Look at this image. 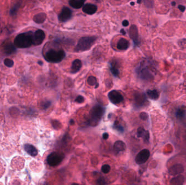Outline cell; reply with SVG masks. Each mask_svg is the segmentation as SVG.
<instances>
[{
	"mask_svg": "<svg viewBox=\"0 0 186 185\" xmlns=\"http://www.w3.org/2000/svg\"><path fill=\"white\" fill-rule=\"evenodd\" d=\"M33 35L32 31L19 34L14 39V45L20 49L28 48L33 44Z\"/></svg>",
	"mask_w": 186,
	"mask_h": 185,
	"instance_id": "cell-1",
	"label": "cell"
},
{
	"mask_svg": "<svg viewBox=\"0 0 186 185\" xmlns=\"http://www.w3.org/2000/svg\"><path fill=\"white\" fill-rule=\"evenodd\" d=\"M105 111V109L100 105H96L91 109L90 114L89 123L91 126H96L102 119Z\"/></svg>",
	"mask_w": 186,
	"mask_h": 185,
	"instance_id": "cell-2",
	"label": "cell"
},
{
	"mask_svg": "<svg viewBox=\"0 0 186 185\" xmlns=\"http://www.w3.org/2000/svg\"><path fill=\"white\" fill-rule=\"evenodd\" d=\"M97 38L95 36H84L80 38L77 43L75 51L76 52H84L90 49L94 44Z\"/></svg>",
	"mask_w": 186,
	"mask_h": 185,
	"instance_id": "cell-3",
	"label": "cell"
},
{
	"mask_svg": "<svg viewBox=\"0 0 186 185\" xmlns=\"http://www.w3.org/2000/svg\"><path fill=\"white\" fill-rule=\"evenodd\" d=\"M65 56V53L62 49H50L46 53L45 59L50 63H58Z\"/></svg>",
	"mask_w": 186,
	"mask_h": 185,
	"instance_id": "cell-4",
	"label": "cell"
},
{
	"mask_svg": "<svg viewBox=\"0 0 186 185\" xmlns=\"http://www.w3.org/2000/svg\"><path fill=\"white\" fill-rule=\"evenodd\" d=\"M64 158V155L62 153L55 151L49 155L46 161L51 167H56L63 161Z\"/></svg>",
	"mask_w": 186,
	"mask_h": 185,
	"instance_id": "cell-5",
	"label": "cell"
},
{
	"mask_svg": "<svg viewBox=\"0 0 186 185\" xmlns=\"http://www.w3.org/2000/svg\"><path fill=\"white\" fill-rule=\"evenodd\" d=\"M150 155V153L149 150L147 149H144L141 150V151L137 154L135 159V161L137 164H143L148 160Z\"/></svg>",
	"mask_w": 186,
	"mask_h": 185,
	"instance_id": "cell-6",
	"label": "cell"
},
{
	"mask_svg": "<svg viewBox=\"0 0 186 185\" xmlns=\"http://www.w3.org/2000/svg\"><path fill=\"white\" fill-rule=\"evenodd\" d=\"M45 38V34L44 31L38 29L33 33V45L38 46L41 45Z\"/></svg>",
	"mask_w": 186,
	"mask_h": 185,
	"instance_id": "cell-7",
	"label": "cell"
},
{
	"mask_svg": "<svg viewBox=\"0 0 186 185\" xmlns=\"http://www.w3.org/2000/svg\"><path fill=\"white\" fill-rule=\"evenodd\" d=\"M108 98L113 104H117L122 102L124 100L123 95L116 90H112L108 94Z\"/></svg>",
	"mask_w": 186,
	"mask_h": 185,
	"instance_id": "cell-8",
	"label": "cell"
},
{
	"mask_svg": "<svg viewBox=\"0 0 186 185\" xmlns=\"http://www.w3.org/2000/svg\"><path fill=\"white\" fill-rule=\"evenodd\" d=\"M72 16V11L68 7H64L60 13L58 15V20L60 22H65L69 20Z\"/></svg>",
	"mask_w": 186,
	"mask_h": 185,
	"instance_id": "cell-9",
	"label": "cell"
},
{
	"mask_svg": "<svg viewBox=\"0 0 186 185\" xmlns=\"http://www.w3.org/2000/svg\"><path fill=\"white\" fill-rule=\"evenodd\" d=\"M138 74H139L140 78L144 80H151V79L153 78L152 74L150 72L149 69L147 67H141L140 69L138 70Z\"/></svg>",
	"mask_w": 186,
	"mask_h": 185,
	"instance_id": "cell-10",
	"label": "cell"
},
{
	"mask_svg": "<svg viewBox=\"0 0 186 185\" xmlns=\"http://www.w3.org/2000/svg\"><path fill=\"white\" fill-rule=\"evenodd\" d=\"M135 105L138 107L144 106L147 102V97L144 94L137 92L134 96Z\"/></svg>",
	"mask_w": 186,
	"mask_h": 185,
	"instance_id": "cell-11",
	"label": "cell"
},
{
	"mask_svg": "<svg viewBox=\"0 0 186 185\" xmlns=\"http://www.w3.org/2000/svg\"><path fill=\"white\" fill-rule=\"evenodd\" d=\"M130 38L134 41V43L138 45L139 44V35H138V31L137 29V26L136 25H132L130 28L129 31Z\"/></svg>",
	"mask_w": 186,
	"mask_h": 185,
	"instance_id": "cell-12",
	"label": "cell"
},
{
	"mask_svg": "<svg viewBox=\"0 0 186 185\" xmlns=\"http://www.w3.org/2000/svg\"><path fill=\"white\" fill-rule=\"evenodd\" d=\"M184 171V168L182 165L181 164H174V166L169 168V174L173 176L178 175Z\"/></svg>",
	"mask_w": 186,
	"mask_h": 185,
	"instance_id": "cell-13",
	"label": "cell"
},
{
	"mask_svg": "<svg viewBox=\"0 0 186 185\" xmlns=\"http://www.w3.org/2000/svg\"><path fill=\"white\" fill-rule=\"evenodd\" d=\"M98 10V7L92 4H84L82 11L85 14L88 15H93Z\"/></svg>",
	"mask_w": 186,
	"mask_h": 185,
	"instance_id": "cell-14",
	"label": "cell"
},
{
	"mask_svg": "<svg viewBox=\"0 0 186 185\" xmlns=\"http://www.w3.org/2000/svg\"><path fill=\"white\" fill-rule=\"evenodd\" d=\"M137 136L143 138L144 141L149 142L150 139L149 132L144 129L143 127H139L137 130Z\"/></svg>",
	"mask_w": 186,
	"mask_h": 185,
	"instance_id": "cell-15",
	"label": "cell"
},
{
	"mask_svg": "<svg viewBox=\"0 0 186 185\" xmlns=\"http://www.w3.org/2000/svg\"><path fill=\"white\" fill-rule=\"evenodd\" d=\"M126 144L122 141H117L114 144V150L116 152V154L125 151L126 149Z\"/></svg>",
	"mask_w": 186,
	"mask_h": 185,
	"instance_id": "cell-16",
	"label": "cell"
},
{
	"mask_svg": "<svg viewBox=\"0 0 186 185\" xmlns=\"http://www.w3.org/2000/svg\"><path fill=\"white\" fill-rule=\"evenodd\" d=\"M82 61L80 59H76L72 63L71 67V72L72 74H76L78 72L82 67Z\"/></svg>",
	"mask_w": 186,
	"mask_h": 185,
	"instance_id": "cell-17",
	"label": "cell"
},
{
	"mask_svg": "<svg viewBox=\"0 0 186 185\" xmlns=\"http://www.w3.org/2000/svg\"><path fill=\"white\" fill-rule=\"evenodd\" d=\"M130 44L126 39L121 38L117 44V48L119 50H126L129 49Z\"/></svg>",
	"mask_w": 186,
	"mask_h": 185,
	"instance_id": "cell-18",
	"label": "cell"
},
{
	"mask_svg": "<svg viewBox=\"0 0 186 185\" xmlns=\"http://www.w3.org/2000/svg\"><path fill=\"white\" fill-rule=\"evenodd\" d=\"M24 149L25 151L29 155H31L32 156H35L38 154V150L37 149V148L32 144H25Z\"/></svg>",
	"mask_w": 186,
	"mask_h": 185,
	"instance_id": "cell-19",
	"label": "cell"
},
{
	"mask_svg": "<svg viewBox=\"0 0 186 185\" xmlns=\"http://www.w3.org/2000/svg\"><path fill=\"white\" fill-rule=\"evenodd\" d=\"M4 51L7 54H11L16 51V48L11 42H7L4 45Z\"/></svg>",
	"mask_w": 186,
	"mask_h": 185,
	"instance_id": "cell-20",
	"label": "cell"
},
{
	"mask_svg": "<svg viewBox=\"0 0 186 185\" xmlns=\"http://www.w3.org/2000/svg\"><path fill=\"white\" fill-rule=\"evenodd\" d=\"M185 182V178L183 175H179L174 177L170 180V184L172 185H183Z\"/></svg>",
	"mask_w": 186,
	"mask_h": 185,
	"instance_id": "cell-21",
	"label": "cell"
},
{
	"mask_svg": "<svg viewBox=\"0 0 186 185\" xmlns=\"http://www.w3.org/2000/svg\"><path fill=\"white\" fill-rule=\"evenodd\" d=\"M46 19V14L44 13H40L39 14H36L33 17V21L35 23L40 24H42L44 21H45Z\"/></svg>",
	"mask_w": 186,
	"mask_h": 185,
	"instance_id": "cell-22",
	"label": "cell"
},
{
	"mask_svg": "<svg viewBox=\"0 0 186 185\" xmlns=\"http://www.w3.org/2000/svg\"><path fill=\"white\" fill-rule=\"evenodd\" d=\"M84 0H71L69 1L70 6L75 9H80L84 5Z\"/></svg>",
	"mask_w": 186,
	"mask_h": 185,
	"instance_id": "cell-23",
	"label": "cell"
},
{
	"mask_svg": "<svg viewBox=\"0 0 186 185\" xmlns=\"http://www.w3.org/2000/svg\"><path fill=\"white\" fill-rule=\"evenodd\" d=\"M147 94L149 98L153 100H157L159 96V92L156 90H148L147 91Z\"/></svg>",
	"mask_w": 186,
	"mask_h": 185,
	"instance_id": "cell-24",
	"label": "cell"
},
{
	"mask_svg": "<svg viewBox=\"0 0 186 185\" xmlns=\"http://www.w3.org/2000/svg\"><path fill=\"white\" fill-rule=\"evenodd\" d=\"M186 115V110L185 109L181 108L178 109L177 111L176 112V117L179 119H182L185 117Z\"/></svg>",
	"mask_w": 186,
	"mask_h": 185,
	"instance_id": "cell-25",
	"label": "cell"
},
{
	"mask_svg": "<svg viewBox=\"0 0 186 185\" xmlns=\"http://www.w3.org/2000/svg\"><path fill=\"white\" fill-rule=\"evenodd\" d=\"M87 82H88V84L90 86H94L95 85H96V86L98 84L97 83V79L96 78V77L92 76L88 77Z\"/></svg>",
	"mask_w": 186,
	"mask_h": 185,
	"instance_id": "cell-26",
	"label": "cell"
},
{
	"mask_svg": "<svg viewBox=\"0 0 186 185\" xmlns=\"http://www.w3.org/2000/svg\"><path fill=\"white\" fill-rule=\"evenodd\" d=\"M110 70L114 76L118 77L119 75V71L116 68V66L113 65L112 64H111L110 66Z\"/></svg>",
	"mask_w": 186,
	"mask_h": 185,
	"instance_id": "cell-27",
	"label": "cell"
},
{
	"mask_svg": "<svg viewBox=\"0 0 186 185\" xmlns=\"http://www.w3.org/2000/svg\"><path fill=\"white\" fill-rule=\"evenodd\" d=\"M52 126L53 128L55 129L58 130L61 128L62 127V124L61 123L57 120H52Z\"/></svg>",
	"mask_w": 186,
	"mask_h": 185,
	"instance_id": "cell-28",
	"label": "cell"
},
{
	"mask_svg": "<svg viewBox=\"0 0 186 185\" xmlns=\"http://www.w3.org/2000/svg\"><path fill=\"white\" fill-rule=\"evenodd\" d=\"M114 128L117 131H118L120 133H123L124 131V128L122 126L119 124V123H118V121H116L114 124Z\"/></svg>",
	"mask_w": 186,
	"mask_h": 185,
	"instance_id": "cell-29",
	"label": "cell"
},
{
	"mask_svg": "<svg viewBox=\"0 0 186 185\" xmlns=\"http://www.w3.org/2000/svg\"><path fill=\"white\" fill-rule=\"evenodd\" d=\"M4 64L6 66L8 67H11L14 65V61L11 59L6 58L4 60Z\"/></svg>",
	"mask_w": 186,
	"mask_h": 185,
	"instance_id": "cell-30",
	"label": "cell"
},
{
	"mask_svg": "<svg viewBox=\"0 0 186 185\" xmlns=\"http://www.w3.org/2000/svg\"><path fill=\"white\" fill-rule=\"evenodd\" d=\"M101 171L103 173L107 174L111 171V167L108 164H104L102 166V167H101Z\"/></svg>",
	"mask_w": 186,
	"mask_h": 185,
	"instance_id": "cell-31",
	"label": "cell"
},
{
	"mask_svg": "<svg viewBox=\"0 0 186 185\" xmlns=\"http://www.w3.org/2000/svg\"><path fill=\"white\" fill-rule=\"evenodd\" d=\"M51 104V102L49 101H43L41 103V106L43 109H47L49 108L50 105Z\"/></svg>",
	"mask_w": 186,
	"mask_h": 185,
	"instance_id": "cell-32",
	"label": "cell"
},
{
	"mask_svg": "<svg viewBox=\"0 0 186 185\" xmlns=\"http://www.w3.org/2000/svg\"><path fill=\"white\" fill-rule=\"evenodd\" d=\"M96 185H105L106 180L103 177H100L98 178L96 181Z\"/></svg>",
	"mask_w": 186,
	"mask_h": 185,
	"instance_id": "cell-33",
	"label": "cell"
},
{
	"mask_svg": "<svg viewBox=\"0 0 186 185\" xmlns=\"http://www.w3.org/2000/svg\"><path fill=\"white\" fill-rule=\"evenodd\" d=\"M20 6V4H17V5H15V6L12 8V9H11V15H14L17 14V10L18 9V8H19Z\"/></svg>",
	"mask_w": 186,
	"mask_h": 185,
	"instance_id": "cell-34",
	"label": "cell"
},
{
	"mask_svg": "<svg viewBox=\"0 0 186 185\" xmlns=\"http://www.w3.org/2000/svg\"><path fill=\"white\" fill-rule=\"evenodd\" d=\"M139 117H140L141 119L145 121L148 119V114L147 112H142L140 114Z\"/></svg>",
	"mask_w": 186,
	"mask_h": 185,
	"instance_id": "cell-35",
	"label": "cell"
},
{
	"mask_svg": "<svg viewBox=\"0 0 186 185\" xmlns=\"http://www.w3.org/2000/svg\"><path fill=\"white\" fill-rule=\"evenodd\" d=\"M75 101L77 103H82L84 101V98L82 96H78L75 99Z\"/></svg>",
	"mask_w": 186,
	"mask_h": 185,
	"instance_id": "cell-36",
	"label": "cell"
},
{
	"mask_svg": "<svg viewBox=\"0 0 186 185\" xmlns=\"http://www.w3.org/2000/svg\"><path fill=\"white\" fill-rule=\"evenodd\" d=\"M108 137H109V135L108 133H103V135H102V137L104 140H107L108 139Z\"/></svg>",
	"mask_w": 186,
	"mask_h": 185,
	"instance_id": "cell-37",
	"label": "cell"
},
{
	"mask_svg": "<svg viewBox=\"0 0 186 185\" xmlns=\"http://www.w3.org/2000/svg\"><path fill=\"white\" fill-rule=\"evenodd\" d=\"M122 24H123V26L127 27V26H128L129 25V21L126 20H124V21H123Z\"/></svg>",
	"mask_w": 186,
	"mask_h": 185,
	"instance_id": "cell-38",
	"label": "cell"
},
{
	"mask_svg": "<svg viewBox=\"0 0 186 185\" xmlns=\"http://www.w3.org/2000/svg\"><path fill=\"white\" fill-rule=\"evenodd\" d=\"M178 7H179L180 10L181 11H182V12H183L184 11H185V9H186V7H185L184 6L179 5V6H178Z\"/></svg>",
	"mask_w": 186,
	"mask_h": 185,
	"instance_id": "cell-39",
	"label": "cell"
},
{
	"mask_svg": "<svg viewBox=\"0 0 186 185\" xmlns=\"http://www.w3.org/2000/svg\"><path fill=\"white\" fill-rule=\"evenodd\" d=\"M120 33H121L123 35H125V34H126V31H125L124 29H121V31H120Z\"/></svg>",
	"mask_w": 186,
	"mask_h": 185,
	"instance_id": "cell-40",
	"label": "cell"
},
{
	"mask_svg": "<svg viewBox=\"0 0 186 185\" xmlns=\"http://www.w3.org/2000/svg\"><path fill=\"white\" fill-rule=\"evenodd\" d=\"M70 123L71 125H74V124H75V121L73 119H71L70 121Z\"/></svg>",
	"mask_w": 186,
	"mask_h": 185,
	"instance_id": "cell-41",
	"label": "cell"
},
{
	"mask_svg": "<svg viewBox=\"0 0 186 185\" xmlns=\"http://www.w3.org/2000/svg\"><path fill=\"white\" fill-rule=\"evenodd\" d=\"M39 64L40 65H42V64H43V63H42V61H39L38 62Z\"/></svg>",
	"mask_w": 186,
	"mask_h": 185,
	"instance_id": "cell-42",
	"label": "cell"
},
{
	"mask_svg": "<svg viewBox=\"0 0 186 185\" xmlns=\"http://www.w3.org/2000/svg\"><path fill=\"white\" fill-rule=\"evenodd\" d=\"M71 185H80L79 184H76V183H73V184H72Z\"/></svg>",
	"mask_w": 186,
	"mask_h": 185,
	"instance_id": "cell-43",
	"label": "cell"
},
{
	"mask_svg": "<svg viewBox=\"0 0 186 185\" xmlns=\"http://www.w3.org/2000/svg\"><path fill=\"white\" fill-rule=\"evenodd\" d=\"M131 6H134V2H131Z\"/></svg>",
	"mask_w": 186,
	"mask_h": 185,
	"instance_id": "cell-44",
	"label": "cell"
}]
</instances>
